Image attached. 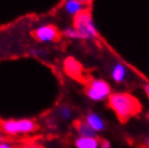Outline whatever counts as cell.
Wrapping results in <instances>:
<instances>
[{"instance_id": "cell-1", "label": "cell", "mask_w": 149, "mask_h": 148, "mask_svg": "<svg viewBox=\"0 0 149 148\" xmlns=\"http://www.w3.org/2000/svg\"><path fill=\"white\" fill-rule=\"evenodd\" d=\"M108 105L121 121H127L142 109L139 102L127 92L111 93L108 97Z\"/></svg>"}, {"instance_id": "cell-2", "label": "cell", "mask_w": 149, "mask_h": 148, "mask_svg": "<svg viewBox=\"0 0 149 148\" xmlns=\"http://www.w3.org/2000/svg\"><path fill=\"white\" fill-rule=\"evenodd\" d=\"M6 135L15 136L33 133L37 129V124L31 119H10L0 123Z\"/></svg>"}, {"instance_id": "cell-3", "label": "cell", "mask_w": 149, "mask_h": 148, "mask_svg": "<svg viewBox=\"0 0 149 148\" xmlns=\"http://www.w3.org/2000/svg\"><path fill=\"white\" fill-rule=\"evenodd\" d=\"M74 27L78 31L80 39L89 40L97 36V29L93 22V19L86 10L77 16H74Z\"/></svg>"}, {"instance_id": "cell-4", "label": "cell", "mask_w": 149, "mask_h": 148, "mask_svg": "<svg viewBox=\"0 0 149 148\" xmlns=\"http://www.w3.org/2000/svg\"><path fill=\"white\" fill-rule=\"evenodd\" d=\"M86 96L93 102H102L108 100L111 94L110 85L103 79H91L86 89Z\"/></svg>"}, {"instance_id": "cell-5", "label": "cell", "mask_w": 149, "mask_h": 148, "mask_svg": "<svg viewBox=\"0 0 149 148\" xmlns=\"http://www.w3.org/2000/svg\"><path fill=\"white\" fill-rule=\"evenodd\" d=\"M34 35L38 41L48 43V42H52L57 39L58 31L56 29V27L52 25H41L35 29Z\"/></svg>"}, {"instance_id": "cell-6", "label": "cell", "mask_w": 149, "mask_h": 148, "mask_svg": "<svg viewBox=\"0 0 149 148\" xmlns=\"http://www.w3.org/2000/svg\"><path fill=\"white\" fill-rule=\"evenodd\" d=\"M110 76H111L112 80L117 83H121V82L125 81L129 76V69L127 67L122 63H115L111 67L110 71Z\"/></svg>"}, {"instance_id": "cell-7", "label": "cell", "mask_w": 149, "mask_h": 148, "mask_svg": "<svg viewBox=\"0 0 149 148\" xmlns=\"http://www.w3.org/2000/svg\"><path fill=\"white\" fill-rule=\"evenodd\" d=\"M88 124L90 126V128L95 131V132H103L106 128V123H105L104 119L102 118L101 116L96 114V112H89L88 115L86 116V119H84Z\"/></svg>"}, {"instance_id": "cell-8", "label": "cell", "mask_w": 149, "mask_h": 148, "mask_svg": "<svg viewBox=\"0 0 149 148\" xmlns=\"http://www.w3.org/2000/svg\"><path fill=\"white\" fill-rule=\"evenodd\" d=\"M64 10L67 14L77 16L84 11V6L80 3L78 0H66L64 2Z\"/></svg>"}, {"instance_id": "cell-9", "label": "cell", "mask_w": 149, "mask_h": 148, "mask_svg": "<svg viewBox=\"0 0 149 148\" xmlns=\"http://www.w3.org/2000/svg\"><path fill=\"white\" fill-rule=\"evenodd\" d=\"M76 148H100V140L97 137H80L74 141Z\"/></svg>"}, {"instance_id": "cell-10", "label": "cell", "mask_w": 149, "mask_h": 148, "mask_svg": "<svg viewBox=\"0 0 149 148\" xmlns=\"http://www.w3.org/2000/svg\"><path fill=\"white\" fill-rule=\"evenodd\" d=\"M76 130L80 137H96V132L91 129L84 120H80L76 123Z\"/></svg>"}, {"instance_id": "cell-11", "label": "cell", "mask_w": 149, "mask_h": 148, "mask_svg": "<svg viewBox=\"0 0 149 148\" xmlns=\"http://www.w3.org/2000/svg\"><path fill=\"white\" fill-rule=\"evenodd\" d=\"M65 69L68 73V75H70L72 77H76L80 74L81 71V66L78 62H76L74 59H68L65 62Z\"/></svg>"}, {"instance_id": "cell-12", "label": "cell", "mask_w": 149, "mask_h": 148, "mask_svg": "<svg viewBox=\"0 0 149 148\" xmlns=\"http://www.w3.org/2000/svg\"><path fill=\"white\" fill-rule=\"evenodd\" d=\"M57 115L60 116L61 119H63V120H70L72 118V116H74V110H72V108L69 107L68 105H62L58 107L57 109Z\"/></svg>"}, {"instance_id": "cell-13", "label": "cell", "mask_w": 149, "mask_h": 148, "mask_svg": "<svg viewBox=\"0 0 149 148\" xmlns=\"http://www.w3.org/2000/svg\"><path fill=\"white\" fill-rule=\"evenodd\" d=\"M63 34L64 36H66L69 39H80L79 38V34L74 26H67V27H65L63 30Z\"/></svg>"}, {"instance_id": "cell-14", "label": "cell", "mask_w": 149, "mask_h": 148, "mask_svg": "<svg viewBox=\"0 0 149 148\" xmlns=\"http://www.w3.org/2000/svg\"><path fill=\"white\" fill-rule=\"evenodd\" d=\"M0 148H15V146L10 142L7 141H2L0 142Z\"/></svg>"}, {"instance_id": "cell-15", "label": "cell", "mask_w": 149, "mask_h": 148, "mask_svg": "<svg viewBox=\"0 0 149 148\" xmlns=\"http://www.w3.org/2000/svg\"><path fill=\"white\" fill-rule=\"evenodd\" d=\"M110 147H111V145H110V143L108 141L103 140L102 142H100V148H110Z\"/></svg>"}, {"instance_id": "cell-16", "label": "cell", "mask_w": 149, "mask_h": 148, "mask_svg": "<svg viewBox=\"0 0 149 148\" xmlns=\"http://www.w3.org/2000/svg\"><path fill=\"white\" fill-rule=\"evenodd\" d=\"M4 136H6V134L2 131V128H1V124H0V142L4 141Z\"/></svg>"}, {"instance_id": "cell-17", "label": "cell", "mask_w": 149, "mask_h": 148, "mask_svg": "<svg viewBox=\"0 0 149 148\" xmlns=\"http://www.w3.org/2000/svg\"><path fill=\"white\" fill-rule=\"evenodd\" d=\"M144 91H145L146 95L149 97V84H146L145 87H144Z\"/></svg>"}, {"instance_id": "cell-18", "label": "cell", "mask_w": 149, "mask_h": 148, "mask_svg": "<svg viewBox=\"0 0 149 148\" xmlns=\"http://www.w3.org/2000/svg\"><path fill=\"white\" fill-rule=\"evenodd\" d=\"M25 148H42V147L39 146V145H28V146H26Z\"/></svg>"}, {"instance_id": "cell-19", "label": "cell", "mask_w": 149, "mask_h": 148, "mask_svg": "<svg viewBox=\"0 0 149 148\" xmlns=\"http://www.w3.org/2000/svg\"><path fill=\"white\" fill-rule=\"evenodd\" d=\"M78 1L80 2V3H82L83 6H84V4H88V3H89L91 0H78Z\"/></svg>"}, {"instance_id": "cell-20", "label": "cell", "mask_w": 149, "mask_h": 148, "mask_svg": "<svg viewBox=\"0 0 149 148\" xmlns=\"http://www.w3.org/2000/svg\"><path fill=\"white\" fill-rule=\"evenodd\" d=\"M146 145H147V147L149 148V136H148V138H147V141H146Z\"/></svg>"}, {"instance_id": "cell-21", "label": "cell", "mask_w": 149, "mask_h": 148, "mask_svg": "<svg viewBox=\"0 0 149 148\" xmlns=\"http://www.w3.org/2000/svg\"><path fill=\"white\" fill-rule=\"evenodd\" d=\"M148 118H149V114H148Z\"/></svg>"}]
</instances>
